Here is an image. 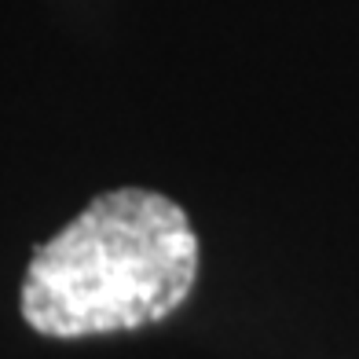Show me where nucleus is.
I'll list each match as a JSON object with an SVG mask.
<instances>
[{
    "label": "nucleus",
    "mask_w": 359,
    "mask_h": 359,
    "mask_svg": "<svg viewBox=\"0 0 359 359\" xmlns=\"http://www.w3.org/2000/svg\"><path fill=\"white\" fill-rule=\"evenodd\" d=\"M198 275V238L172 198L143 187L100 194L37 246L22 316L44 337L136 330L172 316Z\"/></svg>",
    "instance_id": "f257e3e1"
}]
</instances>
